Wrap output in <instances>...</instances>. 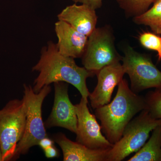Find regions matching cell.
I'll list each match as a JSON object with an SVG mask.
<instances>
[{
	"label": "cell",
	"mask_w": 161,
	"mask_h": 161,
	"mask_svg": "<svg viewBox=\"0 0 161 161\" xmlns=\"http://www.w3.org/2000/svg\"><path fill=\"white\" fill-rule=\"evenodd\" d=\"M88 98L81 97L80 103L75 105L77 116L76 142L95 150L111 148L113 146L102 132L95 115L88 108Z\"/></svg>",
	"instance_id": "8"
},
{
	"label": "cell",
	"mask_w": 161,
	"mask_h": 161,
	"mask_svg": "<svg viewBox=\"0 0 161 161\" xmlns=\"http://www.w3.org/2000/svg\"><path fill=\"white\" fill-rule=\"evenodd\" d=\"M55 31L58 39L56 45L59 53L74 59L81 58L88 37L76 31L68 23L60 20L55 23Z\"/></svg>",
	"instance_id": "11"
},
{
	"label": "cell",
	"mask_w": 161,
	"mask_h": 161,
	"mask_svg": "<svg viewBox=\"0 0 161 161\" xmlns=\"http://www.w3.org/2000/svg\"><path fill=\"white\" fill-rule=\"evenodd\" d=\"M112 102L95 109V115L100 121L102 131L112 144L121 138L124 130L136 114L147 109L146 99L132 92L126 79L118 85Z\"/></svg>",
	"instance_id": "2"
},
{
	"label": "cell",
	"mask_w": 161,
	"mask_h": 161,
	"mask_svg": "<svg viewBox=\"0 0 161 161\" xmlns=\"http://www.w3.org/2000/svg\"><path fill=\"white\" fill-rule=\"evenodd\" d=\"M0 161H4L3 158V152H2V149H1V146H0Z\"/></svg>",
	"instance_id": "22"
},
{
	"label": "cell",
	"mask_w": 161,
	"mask_h": 161,
	"mask_svg": "<svg viewBox=\"0 0 161 161\" xmlns=\"http://www.w3.org/2000/svg\"><path fill=\"white\" fill-rule=\"evenodd\" d=\"M75 3H80L88 5L93 9H99L102 6L103 0H72Z\"/></svg>",
	"instance_id": "19"
},
{
	"label": "cell",
	"mask_w": 161,
	"mask_h": 161,
	"mask_svg": "<svg viewBox=\"0 0 161 161\" xmlns=\"http://www.w3.org/2000/svg\"><path fill=\"white\" fill-rule=\"evenodd\" d=\"M26 120L23 99L9 101L0 110V146L4 161L15 157L17 146L25 131Z\"/></svg>",
	"instance_id": "5"
},
{
	"label": "cell",
	"mask_w": 161,
	"mask_h": 161,
	"mask_svg": "<svg viewBox=\"0 0 161 161\" xmlns=\"http://www.w3.org/2000/svg\"><path fill=\"white\" fill-rule=\"evenodd\" d=\"M58 20L68 23L79 32L89 37L96 28V10L85 4L67 6L58 15Z\"/></svg>",
	"instance_id": "12"
},
{
	"label": "cell",
	"mask_w": 161,
	"mask_h": 161,
	"mask_svg": "<svg viewBox=\"0 0 161 161\" xmlns=\"http://www.w3.org/2000/svg\"><path fill=\"white\" fill-rule=\"evenodd\" d=\"M122 66L130 77V89L136 94L148 89L161 87V71L148 55L128 46L124 51Z\"/></svg>",
	"instance_id": "7"
},
{
	"label": "cell",
	"mask_w": 161,
	"mask_h": 161,
	"mask_svg": "<svg viewBox=\"0 0 161 161\" xmlns=\"http://www.w3.org/2000/svg\"><path fill=\"white\" fill-rule=\"evenodd\" d=\"M138 40L144 48L156 52L158 60H161V36L153 32H143L140 34Z\"/></svg>",
	"instance_id": "18"
},
{
	"label": "cell",
	"mask_w": 161,
	"mask_h": 161,
	"mask_svg": "<svg viewBox=\"0 0 161 161\" xmlns=\"http://www.w3.org/2000/svg\"><path fill=\"white\" fill-rule=\"evenodd\" d=\"M128 17L134 18L144 13L155 0H116Z\"/></svg>",
	"instance_id": "16"
},
{
	"label": "cell",
	"mask_w": 161,
	"mask_h": 161,
	"mask_svg": "<svg viewBox=\"0 0 161 161\" xmlns=\"http://www.w3.org/2000/svg\"><path fill=\"white\" fill-rule=\"evenodd\" d=\"M128 161H161V125L152 131L147 142Z\"/></svg>",
	"instance_id": "14"
},
{
	"label": "cell",
	"mask_w": 161,
	"mask_h": 161,
	"mask_svg": "<svg viewBox=\"0 0 161 161\" xmlns=\"http://www.w3.org/2000/svg\"><path fill=\"white\" fill-rule=\"evenodd\" d=\"M23 100L26 108L25 131L17 146L15 157L25 154L30 148L38 146L39 142L47 136L45 125L42 118V108L43 101L51 92L50 85L45 86L36 93L30 85H23Z\"/></svg>",
	"instance_id": "3"
},
{
	"label": "cell",
	"mask_w": 161,
	"mask_h": 161,
	"mask_svg": "<svg viewBox=\"0 0 161 161\" xmlns=\"http://www.w3.org/2000/svg\"><path fill=\"white\" fill-rule=\"evenodd\" d=\"M161 125V119L153 117L148 110H143L132 119L119 140L109 150L107 161H121L136 153L146 143L150 132Z\"/></svg>",
	"instance_id": "4"
},
{
	"label": "cell",
	"mask_w": 161,
	"mask_h": 161,
	"mask_svg": "<svg viewBox=\"0 0 161 161\" xmlns=\"http://www.w3.org/2000/svg\"><path fill=\"white\" fill-rule=\"evenodd\" d=\"M45 156L47 158H54L58 156L59 153L57 148L54 146L48 147L43 150Z\"/></svg>",
	"instance_id": "20"
},
{
	"label": "cell",
	"mask_w": 161,
	"mask_h": 161,
	"mask_svg": "<svg viewBox=\"0 0 161 161\" xmlns=\"http://www.w3.org/2000/svg\"><path fill=\"white\" fill-rule=\"evenodd\" d=\"M145 98L147 109L153 117L161 119V87L148 92Z\"/></svg>",
	"instance_id": "17"
},
{
	"label": "cell",
	"mask_w": 161,
	"mask_h": 161,
	"mask_svg": "<svg viewBox=\"0 0 161 161\" xmlns=\"http://www.w3.org/2000/svg\"><path fill=\"white\" fill-rule=\"evenodd\" d=\"M38 146H40L43 150H44L48 147L54 146V141L46 136L40 141Z\"/></svg>",
	"instance_id": "21"
},
{
	"label": "cell",
	"mask_w": 161,
	"mask_h": 161,
	"mask_svg": "<svg viewBox=\"0 0 161 161\" xmlns=\"http://www.w3.org/2000/svg\"><path fill=\"white\" fill-rule=\"evenodd\" d=\"M32 70L39 73L32 87L36 93L45 86L62 81L72 85L79 91L81 97L87 98L90 94L87 79L96 75L84 67L78 66L74 58L60 54L56 43L52 41L42 47L40 60Z\"/></svg>",
	"instance_id": "1"
},
{
	"label": "cell",
	"mask_w": 161,
	"mask_h": 161,
	"mask_svg": "<svg viewBox=\"0 0 161 161\" xmlns=\"http://www.w3.org/2000/svg\"><path fill=\"white\" fill-rule=\"evenodd\" d=\"M151 8L144 13L133 18L137 25L148 26L151 31L157 35L161 34V0H155Z\"/></svg>",
	"instance_id": "15"
},
{
	"label": "cell",
	"mask_w": 161,
	"mask_h": 161,
	"mask_svg": "<svg viewBox=\"0 0 161 161\" xmlns=\"http://www.w3.org/2000/svg\"><path fill=\"white\" fill-rule=\"evenodd\" d=\"M53 106L51 113L44 123L45 127H58L64 128L76 133L77 116L75 105L70 100L68 85L66 82H55Z\"/></svg>",
	"instance_id": "9"
},
{
	"label": "cell",
	"mask_w": 161,
	"mask_h": 161,
	"mask_svg": "<svg viewBox=\"0 0 161 161\" xmlns=\"http://www.w3.org/2000/svg\"><path fill=\"white\" fill-rule=\"evenodd\" d=\"M54 139L62 150L64 161H107L108 153L111 149H91L70 140L62 133L55 136Z\"/></svg>",
	"instance_id": "13"
},
{
	"label": "cell",
	"mask_w": 161,
	"mask_h": 161,
	"mask_svg": "<svg viewBox=\"0 0 161 161\" xmlns=\"http://www.w3.org/2000/svg\"><path fill=\"white\" fill-rule=\"evenodd\" d=\"M81 58L84 67L95 74L105 67L122 61V57L116 50L115 36L111 26H105L95 29L88 38Z\"/></svg>",
	"instance_id": "6"
},
{
	"label": "cell",
	"mask_w": 161,
	"mask_h": 161,
	"mask_svg": "<svg viewBox=\"0 0 161 161\" xmlns=\"http://www.w3.org/2000/svg\"><path fill=\"white\" fill-rule=\"evenodd\" d=\"M125 74V70L120 62L105 67L96 73L97 85L88 96L91 106L94 109L109 103L115 87L123 79Z\"/></svg>",
	"instance_id": "10"
}]
</instances>
